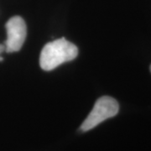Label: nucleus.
<instances>
[{
	"label": "nucleus",
	"instance_id": "1",
	"mask_svg": "<svg viewBox=\"0 0 151 151\" xmlns=\"http://www.w3.org/2000/svg\"><path fill=\"white\" fill-rule=\"evenodd\" d=\"M78 49L74 44L60 38L47 43L42 49L40 65L45 70H52L66 61L76 58Z\"/></svg>",
	"mask_w": 151,
	"mask_h": 151
},
{
	"label": "nucleus",
	"instance_id": "2",
	"mask_svg": "<svg viewBox=\"0 0 151 151\" xmlns=\"http://www.w3.org/2000/svg\"><path fill=\"white\" fill-rule=\"evenodd\" d=\"M119 111V105L117 100L108 96L98 98L94 104V107L81 124L80 130L86 132L92 129L106 119L116 116Z\"/></svg>",
	"mask_w": 151,
	"mask_h": 151
},
{
	"label": "nucleus",
	"instance_id": "3",
	"mask_svg": "<svg viewBox=\"0 0 151 151\" xmlns=\"http://www.w3.org/2000/svg\"><path fill=\"white\" fill-rule=\"evenodd\" d=\"M7 40L4 45L9 53L19 51L22 48L27 35V27L24 20L19 16L9 19L5 24Z\"/></svg>",
	"mask_w": 151,
	"mask_h": 151
},
{
	"label": "nucleus",
	"instance_id": "4",
	"mask_svg": "<svg viewBox=\"0 0 151 151\" xmlns=\"http://www.w3.org/2000/svg\"><path fill=\"white\" fill-rule=\"evenodd\" d=\"M3 51H5V45H4V44H3V45H0V54H1ZM3 60H4L3 59V57L0 56V61Z\"/></svg>",
	"mask_w": 151,
	"mask_h": 151
},
{
	"label": "nucleus",
	"instance_id": "5",
	"mask_svg": "<svg viewBox=\"0 0 151 151\" xmlns=\"http://www.w3.org/2000/svg\"><path fill=\"white\" fill-rule=\"evenodd\" d=\"M150 71H151V65H150Z\"/></svg>",
	"mask_w": 151,
	"mask_h": 151
}]
</instances>
